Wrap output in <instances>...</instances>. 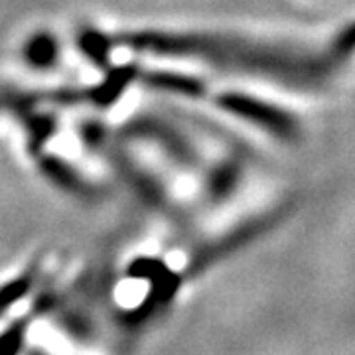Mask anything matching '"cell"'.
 <instances>
[{"instance_id":"cell-2","label":"cell","mask_w":355,"mask_h":355,"mask_svg":"<svg viewBox=\"0 0 355 355\" xmlns=\"http://www.w3.org/2000/svg\"><path fill=\"white\" fill-rule=\"evenodd\" d=\"M216 105L223 113L233 114L243 123L261 128L275 139L292 142L300 135V125L294 114L279 105H272L249 93H239V91L219 93L216 97Z\"/></svg>"},{"instance_id":"cell-4","label":"cell","mask_w":355,"mask_h":355,"mask_svg":"<svg viewBox=\"0 0 355 355\" xmlns=\"http://www.w3.org/2000/svg\"><path fill=\"white\" fill-rule=\"evenodd\" d=\"M20 62L34 71H50L60 64L62 58V44L50 30H34L20 42L18 48Z\"/></svg>"},{"instance_id":"cell-7","label":"cell","mask_w":355,"mask_h":355,"mask_svg":"<svg viewBox=\"0 0 355 355\" xmlns=\"http://www.w3.org/2000/svg\"><path fill=\"white\" fill-rule=\"evenodd\" d=\"M30 97H32V95H28L24 91H18V89H12L10 85L0 83V116H2V114H12V116H16L18 109H20Z\"/></svg>"},{"instance_id":"cell-5","label":"cell","mask_w":355,"mask_h":355,"mask_svg":"<svg viewBox=\"0 0 355 355\" xmlns=\"http://www.w3.org/2000/svg\"><path fill=\"white\" fill-rule=\"evenodd\" d=\"M142 81L150 89L172 93V95H182V97H202L205 93V85L198 77L182 76V73L153 71V73L142 76Z\"/></svg>"},{"instance_id":"cell-3","label":"cell","mask_w":355,"mask_h":355,"mask_svg":"<svg viewBox=\"0 0 355 355\" xmlns=\"http://www.w3.org/2000/svg\"><path fill=\"white\" fill-rule=\"evenodd\" d=\"M44 272V259H34L22 270L14 272L4 280H0V324L26 304L40 284V277Z\"/></svg>"},{"instance_id":"cell-6","label":"cell","mask_w":355,"mask_h":355,"mask_svg":"<svg viewBox=\"0 0 355 355\" xmlns=\"http://www.w3.org/2000/svg\"><path fill=\"white\" fill-rule=\"evenodd\" d=\"M116 40H111L101 32L95 30H83L79 34V48L83 50L85 58L93 60L95 64H103L109 55V50Z\"/></svg>"},{"instance_id":"cell-1","label":"cell","mask_w":355,"mask_h":355,"mask_svg":"<svg viewBox=\"0 0 355 355\" xmlns=\"http://www.w3.org/2000/svg\"><path fill=\"white\" fill-rule=\"evenodd\" d=\"M140 51L168 53L178 58H196L211 64H223L257 73H268L292 83H304L322 76V65L312 58L306 60L291 51L266 48L231 38L202 36V34H170V32H137L116 40Z\"/></svg>"}]
</instances>
